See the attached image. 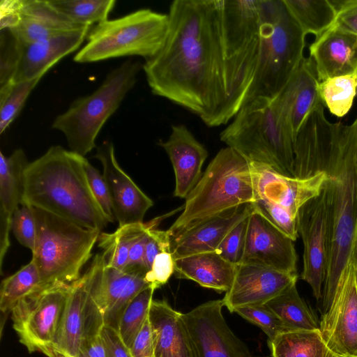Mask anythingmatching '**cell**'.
I'll return each instance as SVG.
<instances>
[{"instance_id":"cell-36","label":"cell","mask_w":357,"mask_h":357,"mask_svg":"<svg viewBox=\"0 0 357 357\" xmlns=\"http://www.w3.org/2000/svg\"><path fill=\"white\" fill-rule=\"evenodd\" d=\"M155 289L148 287L140 291L126 306L117 326V331L130 349L146 321Z\"/></svg>"},{"instance_id":"cell-16","label":"cell","mask_w":357,"mask_h":357,"mask_svg":"<svg viewBox=\"0 0 357 357\" xmlns=\"http://www.w3.org/2000/svg\"><path fill=\"white\" fill-rule=\"evenodd\" d=\"M222 306V300H213L183 314L199 357H252L226 323Z\"/></svg>"},{"instance_id":"cell-32","label":"cell","mask_w":357,"mask_h":357,"mask_svg":"<svg viewBox=\"0 0 357 357\" xmlns=\"http://www.w3.org/2000/svg\"><path fill=\"white\" fill-rule=\"evenodd\" d=\"M318 90L324 107L337 117H343L357 95V70L319 82Z\"/></svg>"},{"instance_id":"cell-29","label":"cell","mask_w":357,"mask_h":357,"mask_svg":"<svg viewBox=\"0 0 357 357\" xmlns=\"http://www.w3.org/2000/svg\"><path fill=\"white\" fill-rule=\"evenodd\" d=\"M273 357H337L318 330L289 331L269 342Z\"/></svg>"},{"instance_id":"cell-6","label":"cell","mask_w":357,"mask_h":357,"mask_svg":"<svg viewBox=\"0 0 357 357\" xmlns=\"http://www.w3.org/2000/svg\"><path fill=\"white\" fill-rule=\"evenodd\" d=\"M259 8L258 63L245 103L259 96L275 98L304 58L306 35L283 0H259Z\"/></svg>"},{"instance_id":"cell-24","label":"cell","mask_w":357,"mask_h":357,"mask_svg":"<svg viewBox=\"0 0 357 357\" xmlns=\"http://www.w3.org/2000/svg\"><path fill=\"white\" fill-rule=\"evenodd\" d=\"M155 357H199L183 313L165 300L152 301L149 313Z\"/></svg>"},{"instance_id":"cell-22","label":"cell","mask_w":357,"mask_h":357,"mask_svg":"<svg viewBox=\"0 0 357 357\" xmlns=\"http://www.w3.org/2000/svg\"><path fill=\"white\" fill-rule=\"evenodd\" d=\"M169 156L175 175L174 196L185 199L202 176L208 151L184 125L172 126L165 142H160Z\"/></svg>"},{"instance_id":"cell-9","label":"cell","mask_w":357,"mask_h":357,"mask_svg":"<svg viewBox=\"0 0 357 357\" xmlns=\"http://www.w3.org/2000/svg\"><path fill=\"white\" fill-rule=\"evenodd\" d=\"M142 66L129 59L109 72L92 93L75 100L54 120L71 151L84 156L96 147L102 128L133 88Z\"/></svg>"},{"instance_id":"cell-10","label":"cell","mask_w":357,"mask_h":357,"mask_svg":"<svg viewBox=\"0 0 357 357\" xmlns=\"http://www.w3.org/2000/svg\"><path fill=\"white\" fill-rule=\"evenodd\" d=\"M169 26L168 14L149 8L107 20L91 28L86 44L73 60L84 63L127 56L149 59L162 48Z\"/></svg>"},{"instance_id":"cell-23","label":"cell","mask_w":357,"mask_h":357,"mask_svg":"<svg viewBox=\"0 0 357 357\" xmlns=\"http://www.w3.org/2000/svg\"><path fill=\"white\" fill-rule=\"evenodd\" d=\"M319 82L357 70V35L333 25L310 45Z\"/></svg>"},{"instance_id":"cell-48","label":"cell","mask_w":357,"mask_h":357,"mask_svg":"<svg viewBox=\"0 0 357 357\" xmlns=\"http://www.w3.org/2000/svg\"><path fill=\"white\" fill-rule=\"evenodd\" d=\"M336 12L333 25L357 35V0H329Z\"/></svg>"},{"instance_id":"cell-33","label":"cell","mask_w":357,"mask_h":357,"mask_svg":"<svg viewBox=\"0 0 357 357\" xmlns=\"http://www.w3.org/2000/svg\"><path fill=\"white\" fill-rule=\"evenodd\" d=\"M40 289L38 268L33 260L5 278L0 288V310L8 314L23 298Z\"/></svg>"},{"instance_id":"cell-44","label":"cell","mask_w":357,"mask_h":357,"mask_svg":"<svg viewBox=\"0 0 357 357\" xmlns=\"http://www.w3.org/2000/svg\"><path fill=\"white\" fill-rule=\"evenodd\" d=\"M248 218L238 223L227 234L216 250L222 258L235 265H238L241 261Z\"/></svg>"},{"instance_id":"cell-40","label":"cell","mask_w":357,"mask_h":357,"mask_svg":"<svg viewBox=\"0 0 357 357\" xmlns=\"http://www.w3.org/2000/svg\"><path fill=\"white\" fill-rule=\"evenodd\" d=\"M272 225L295 241L298 236L297 218L287 210L272 202L258 199L251 204Z\"/></svg>"},{"instance_id":"cell-41","label":"cell","mask_w":357,"mask_h":357,"mask_svg":"<svg viewBox=\"0 0 357 357\" xmlns=\"http://www.w3.org/2000/svg\"><path fill=\"white\" fill-rule=\"evenodd\" d=\"M234 312L259 326L268 336L269 342L278 335L289 331L278 316L265 305L240 307Z\"/></svg>"},{"instance_id":"cell-27","label":"cell","mask_w":357,"mask_h":357,"mask_svg":"<svg viewBox=\"0 0 357 357\" xmlns=\"http://www.w3.org/2000/svg\"><path fill=\"white\" fill-rule=\"evenodd\" d=\"M24 152L19 149L10 156L0 152V271L10 245V232L14 213L22 204L24 172L28 165Z\"/></svg>"},{"instance_id":"cell-20","label":"cell","mask_w":357,"mask_h":357,"mask_svg":"<svg viewBox=\"0 0 357 357\" xmlns=\"http://www.w3.org/2000/svg\"><path fill=\"white\" fill-rule=\"evenodd\" d=\"M94 158L102 165V175L109 188L119 226L142 223L153 202L121 168L115 157L113 144L104 142L97 147Z\"/></svg>"},{"instance_id":"cell-25","label":"cell","mask_w":357,"mask_h":357,"mask_svg":"<svg viewBox=\"0 0 357 357\" xmlns=\"http://www.w3.org/2000/svg\"><path fill=\"white\" fill-rule=\"evenodd\" d=\"M91 28L86 26L23 45L21 61L13 82L43 77L61 59L81 46Z\"/></svg>"},{"instance_id":"cell-46","label":"cell","mask_w":357,"mask_h":357,"mask_svg":"<svg viewBox=\"0 0 357 357\" xmlns=\"http://www.w3.org/2000/svg\"><path fill=\"white\" fill-rule=\"evenodd\" d=\"M174 272V259L171 251H163L155 257L145 280L155 290L167 282Z\"/></svg>"},{"instance_id":"cell-38","label":"cell","mask_w":357,"mask_h":357,"mask_svg":"<svg viewBox=\"0 0 357 357\" xmlns=\"http://www.w3.org/2000/svg\"><path fill=\"white\" fill-rule=\"evenodd\" d=\"M22 18L32 20L61 33L89 26L79 25L65 17L48 0H22Z\"/></svg>"},{"instance_id":"cell-56","label":"cell","mask_w":357,"mask_h":357,"mask_svg":"<svg viewBox=\"0 0 357 357\" xmlns=\"http://www.w3.org/2000/svg\"><path fill=\"white\" fill-rule=\"evenodd\" d=\"M66 357H75V356H66Z\"/></svg>"},{"instance_id":"cell-43","label":"cell","mask_w":357,"mask_h":357,"mask_svg":"<svg viewBox=\"0 0 357 357\" xmlns=\"http://www.w3.org/2000/svg\"><path fill=\"white\" fill-rule=\"evenodd\" d=\"M83 166L90 189L109 222H113L114 214L107 183L99 171L84 157Z\"/></svg>"},{"instance_id":"cell-42","label":"cell","mask_w":357,"mask_h":357,"mask_svg":"<svg viewBox=\"0 0 357 357\" xmlns=\"http://www.w3.org/2000/svg\"><path fill=\"white\" fill-rule=\"evenodd\" d=\"M11 230L19 243L33 250L36 241V222L33 208L29 205H22L13 215Z\"/></svg>"},{"instance_id":"cell-1","label":"cell","mask_w":357,"mask_h":357,"mask_svg":"<svg viewBox=\"0 0 357 357\" xmlns=\"http://www.w3.org/2000/svg\"><path fill=\"white\" fill-rule=\"evenodd\" d=\"M162 48L142 69L152 93L197 115L208 126L225 125L227 102L221 0H175Z\"/></svg>"},{"instance_id":"cell-57","label":"cell","mask_w":357,"mask_h":357,"mask_svg":"<svg viewBox=\"0 0 357 357\" xmlns=\"http://www.w3.org/2000/svg\"><path fill=\"white\" fill-rule=\"evenodd\" d=\"M356 119L357 120V117L356 118Z\"/></svg>"},{"instance_id":"cell-47","label":"cell","mask_w":357,"mask_h":357,"mask_svg":"<svg viewBox=\"0 0 357 357\" xmlns=\"http://www.w3.org/2000/svg\"><path fill=\"white\" fill-rule=\"evenodd\" d=\"M10 30L23 45L41 41L63 33L26 18H22L20 24Z\"/></svg>"},{"instance_id":"cell-21","label":"cell","mask_w":357,"mask_h":357,"mask_svg":"<svg viewBox=\"0 0 357 357\" xmlns=\"http://www.w3.org/2000/svg\"><path fill=\"white\" fill-rule=\"evenodd\" d=\"M319 84L313 61L304 57L286 85L273 98L294 142L307 116L321 102Z\"/></svg>"},{"instance_id":"cell-2","label":"cell","mask_w":357,"mask_h":357,"mask_svg":"<svg viewBox=\"0 0 357 357\" xmlns=\"http://www.w3.org/2000/svg\"><path fill=\"white\" fill-rule=\"evenodd\" d=\"M321 169L331 201V235L321 314L328 309L340 273L350 255L357 221V120L347 125L326 120Z\"/></svg>"},{"instance_id":"cell-54","label":"cell","mask_w":357,"mask_h":357,"mask_svg":"<svg viewBox=\"0 0 357 357\" xmlns=\"http://www.w3.org/2000/svg\"><path fill=\"white\" fill-rule=\"evenodd\" d=\"M350 255L353 257L356 269H357V221L355 226L354 233L353 236L352 244Z\"/></svg>"},{"instance_id":"cell-35","label":"cell","mask_w":357,"mask_h":357,"mask_svg":"<svg viewBox=\"0 0 357 357\" xmlns=\"http://www.w3.org/2000/svg\"><path fill=\"white\" fill-rule=\"evenodd\" d=\"M48 2L76 24L89 26L108 20L116 3L114 0H48Z\"/></svg>"},{"instance_id":"cell-14","label":"cell","mask_w":357,"mask_h":357,"mask_svg":"<svg viewBox=\"0 0 357 357\" xmlns=\"http://www.w3.org/2000/svg\"><path fill=\"white\" fill-rule=\"evenodd\" d=\"M87 271L71 284L54 341L56 357H78L86 342L100 333L104 318L89 289Z\"/></svg>"},{"instance_id":"cell-30","label":"cell","mask_w":357,"mask_h":357,"mask_svg":"<svg viewBox=\"0 0 357 357\" xmlns=\"http://www.w3.org/2000/svg\"><path fill=\"white\" fill-rule=\"evenodd\" d=\"M264 305L278 316L289 331L319 329V321L300 296L296 284Z\"/></svg>"},{"instance_id":"cell-51","label":"cell","mask_w":357,"mask_h":357,"mask_svg":"<svg viewBox=\"0 0 357 357\" xmlns=\"http://www.w3.org/2000/svg\"><path fill=\"white\" fill-rule=\"evenodd\" d=\"M100 336L107 357H131L129 349L123 342L116 328L105 324Z\"/></svg>"},{"instance_id":"cell-13","label":"cell","mask_w":357,"mask_h":357,"mask_svg":"<svg viewBox=\"0 0 357 357\" xmlns=\"http://www.w3.org/2000/svg\"><path fill=\"white\" fill-rule=\"evenodd\" d=\"M319 331L334 354L357 357V269L351 255L340 273L331 305L321 314Z\"/></svg>"},{"instance_id":"cell-39","label":"cell","mask_w":357,"mask_h":357,"mask_svg":"<svg viewBox=\"0 0 357 357\" xmlns=\"http://www.w3.org/2000/svg\"><path fill=\"white\" fill-rule=\"evenodd\" d=\"M0 31V89H2L14 82L22 58L23 44L10 29Z\"/></svg>"},{"instance_id":"cell-52","label":"cell","mask_w":357,"mask_h":357,"mask_svg":"<svg viewBox=\"0 0 357 357\" xmlns=\"http://www.w3.org/2000/svg\"><path fill=\"white\" fill-rule=\"evenodd\" d=\"M22 0L0 1V30L11 29L22 20Z\"/></svg>"},{"instance_id":"cell-28","label":"cell","mask_w":357,"mask_h":357,"mask_svg":"<svg viewBox=\"0 0 357 357\" xmlns=\"http://www.w3.org/2000/svg\"><path fill=\"white\" fill-rule=\"evenodd\" d=\"M236 267L216 251L174 259V272L178 278L193 280L218 292H227L230 289Z\"/></svg>"},{"instance_id":"cell-31","label":"cell","mask_w":357,"mask_h":357,"mask_svg":"<svg viewBox=\"0 0 357 357\" xmlns=\"http://www.w3.org/2000/svg\"><path fill=\"white\" fill-rule=\"evenodd\" d=\"M303 33L316 38L335 23L336 12L329 0H283Z\"/></svg>"},{"instance_id":"cell-19","label":"cell","mask_w":357,"mask_h":357,"mask_svg":"<svg viewBox=\"0 0 357 357\" xmlns=\"http://www.w3.org/2000/svg\"><path fill=\"white\" fill-rule=\"evenodd\" d=\"M297 278V273L255 264H240L233 283L222 301L231 312L240 307L264 305L296 284Z\"/></svg>"},{"instance_id":"cell-12","label":"cell","mask_w":357,"mask_h":357,"mask_svg":"<svg viewBox=\"0 0 357 357\" xmlns=\"http://www.w3.org/2000/svg\"><path fill=\"white\" fill-rule=\"evenodd\" d=\"M297 221L298 236L303 243L301 278L319 301L322 298L331 246V201L326 182L321 192L301 208Z\"/></svg>"},{"instance_id":"cell-5","label":"cell","mask_w":357,"mask_h":357,"mask_svg":"<svg viewBox=\"0 0 357 357\" xmlns=\"http://www.w3.org/2000/svg\"><path fill=\"white\" fill-rule=\"evenodd\" d=\"M222 142L250 162L294 176V142L273 98L246 102L220 135Z\"/></svg>"},{"instance_id":"cell-55","label":"cell","mask_w":357,"mask_h":357,"mask_svg":"<svg viewBox=\"0 0 357 357\" xmlns=\"http://www.w3.org/2000/svg\"><path fill=\"white\" fill-rule=\"evenodd\" d=\"M337 357H355V356H339V355H338Z\"/></svg>"},{"instance_id":"cell-34","label":"cell","mask_w":357,"mask_h":357,"mask_svg":"<svg viewBox=\"0 0 357 357\" xmlns=\"http://www.w3.org/2000/svg\"><path fill=\"white\" fill-rule=\"evenodd\" d=\"M147 223L126 225L113 233L100 232L98 242L107 266L123 270L127 264L130 248L137 236Z\"/></svg>"},{"instance_id":"cell-18","label":"cell","mask_w":357,"mask_h":357,"mask_svg":"<svg viewBox=\"0 0 357 357\" xmlns=\"http://www.w3.org/2000/svg\"><path fill=\"white\" fill-rule=\"evenodd\" d=\"M297 260L294 241L252 208L248 218L245 245L240 264H255L297 273Z\"/></svg>"},{"instance_id":"cell-50","label":"cell","mask_w":357,"mask_h":357,"mask_svg":"<svg viewBox=\"0 0 357 357\" xmlns=\"http://www.w3.org/2000/svg\"><path fill=\"white\" fill-rule=\"evenodd\" d=\"M129 350L131 357H155L153 334L149 316Z\"/></svg>"},{"instance_id":"cell-3","label":"cell","mask_w":357,"mask_h":357,"mask_svg":"<svg viewBox=\"0 0 357 357\" xmlns=\"http://www.w3.org/2000/svg\"><path fill=\"white\" fill-rule=\"evenodd\" d=\"M84 156L51 146L29 162L24 172L21 205L56 215L82 227L101 231L109 222L90 189Z\"/></svg>"},{"instance_id":"cell-26","label":"cell","mask_w":357,"mask_h":357,"mask_svg":"<svg viewBox=\"0 0 357 357\" xmlns=\"http://www.w3.org/2000/svg\"><path fill=\"white\" fill-rule=\"evenodd\" d=\"M252 211L251 204L242 206L171 238L170 249L174 259L216 251L227 234L246 219Z\"/></svg>"},{"instance_id":"cell-7","label":"cell","mask_w":357,"mask_h":357,"mask_svg":"<svg viewBox=\"0 0 357 357\" xmlns=\"http://www.w3.org/2000/svg\"><path fill=\"white\" fill-rule=\"evenodd\" d=\"M259 1L221 0V25L227 102L225 124L245 103L259 53Z\"/></svg>"},{"instance_id":"cell-15","label":"cell","mask_w":357,"mask_h":357,"mask_svg":"<svg viewBox=\"0 0 357 357\" xmlns=\"http://www.w3.org/2000/svg\"><path fill=\"white\" fill-rule=\"evenodd\" d=\"M88 271L89 292L102 314L105 324L117 328L128 303L149 287L146 274L107 266L100 253L95 256Z\"/></svg>"},{"instance_id":"cell-8","label":"cell","mask_w":357,"mask_h":357,"mask_svg":"<svg viewBox=\"0 0 357 357\" xmlns=\"http://www.w3.org/2000/svg\"><path fill=\"white\" fill-rule=\"evenodd\" d=\"M36 241L32 259L38 270L40 289L70 284L91 257L101 231L82 227L42 209L34 208Z\"/></svg>"},{"instance_id":"cell-37","label":"cell","mask_w":357,"mask_h":357,"mask_svg":"<svg viewBox=\"0 0 357 357\" xmlns=\"http://www.w3.org/2000/svg\"><path fill=\"white\" fill-rule=\"evenodd\" d=\"M41 78L13 82L0 89V134H3L18 116Z\"/></svg>"},{"instance_id":"cell-11","label":"cell","mask_w":357,"mask_h":357,"mask_svg":"<svg viewBox=\"0 0 357 357\" xmlns=\"http://www.w3.org/2000/svg\"><path fill=\"white\" fill-rule=\"evenodd\" d=\"M71 284L40 289L21 300L11 311L13 327L29 353L56 357L54 341Z\"/></svg>"},{"instance_id":"cell-53","label":"cell","mask_w":357,"mask_h":357,"mask_svg":"<svg viewBox=\"0 0 357 357\" xmlns=\"http://www.w3.org/2000/svg\"><path fill=\"white\" fill-rule=\"evenodd\" d=\"M78 357H107L100 333L86 342Z\"/></svg>"},{"instance_id":"cell-4","label":"cell","mask_w":357,"mask_h":357,"mask_svg":"<svg viewBox=\"0 0 357 357\" xmlns=\"http://www.w3.org/2000/svg\"><path fill=\"white\" fill-rule=\"evenodd\" d=\"M181 214L169 228L171 238L257 199L250 162L231 147L221 149L185 198Z\"/></svg>"},{"instance_id":"cell-45","label":"cell","mask_w":357,"mask_h":357,"mask_svg":"<svg viewBox=\"0 0 357 357\" xmlns=\"http://www.w3.org/2000/svg\"><path fill=\"white\" fill-rule=\"evenodd\" d=\"M161 220L160 218H157L147 222L146 227L137 236L131 245L127 264L123 271L146 274L148 271L144 262V254L149 232Z\"/></svg>"},{"instance_id":"cell-17","label":"cell","mask_w":357,"mask_h":357,"mask_svg":"<svg viewBox=\"0 0 357 357\" xmlns=\"http://www.w3.org/2000/svg\"><path fill=\"white\" fill-rule=\"evenodd\" d=\"M250 163L257 199L279 205L296 218L304 204L321 192L328 180L324 170L296 178L282 175L264 165Z\"/></svg>"},{"instance_id":"cell-49","label":"cell","mask_w":357,"mask_h":357,"mask_svg":"<svg viewBox=\"0 0 357 357\" xmlns=\"http://www.w3.org/2000/svg\"><path fill=\"white\" fill-rule=\"evenodd\" d=\"M170 245L171 236L167 230H160L155 227L149 230L144 254V262L148 271L157 255L163 251H171Z\"/></svg>"}]
</instances>
